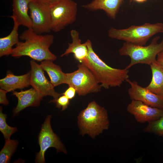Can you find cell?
<instances>
[{"label":"cell","instance_id":"6da1fadb","mask_svg":"<svg viewBox=\"0 0 163 163\" xmlns=\"http://www.w3.org/2000/svg\"><path fill=\"white\" fill-rule=\"evenodd\" d=\"M19 38L24 41H19L16 45L11 55L12 56L19 58L27 56L40 62L45 60L53 61L56 59V56L49 50L54 40L53 35L38 34L32 28H28Z\"/></svg>","mask_w":163,"mask_h":163},{"label":"cell","instance_id":"7a4b0ae2","mask_svg":"<svg viewBox=\"0 0 163 163\" xmlns=\"http://www.w3.org/2000/svg\"><path fill=\"white\" fill-rule=\"evenodd\" d=\"M88 48L87 56L81 63L85 65L92 72L101 86L105 89L120 87L124 82L129 78V69L112 67L106 64L94 51L91 41L85 42Z\"/></svg>","mask_w":163,"mask_h":163},{"label":"cell","instance_id":"3957f363","mask_svg":"<svg viewBox=\"0 0 163 163\" xmlns=\"http://www.w3.org/2000/svg\"><path fill=\"white\" fill-rule=\"evenodd\" d=\"M78 119L82 133H87L93 138L107 129L109 126L107 110L94 101L89 103L81 111Z\"/></svg>","mask_w":163,"mask_h":163},{"label":"cell","instance_id":"277c9868","mask_svg":"<svg viewBox=\"0 0 163 163\" xmlns=\"http://www.w3.org/2000/svg\"><path fill=\"white\" fill-rule=\"evenodd\" d=\"M160 37L159 36L155 37L150 44L145 46L124 43L118 52L120 56H128L130 58L129 64L125 69H128L139 63L150 65L156 60L158 54L163 51V38L160 43L158 42Z\"/></svg>","mask_w":163,"mask_h":163},{"label":"cell","instance_id":"5b68a950","mask_svg":"<svg viewBox=\"0 0 163 163\" xmlns=\"http://www.w3.org/2000/svg\"><path fill=\"white\" fill-rule=\"evenodd\" d=\"M161 33H163V23H145L139 26L132 25L124 29L111 28L108 31V35L111 38L144 46L152 36Z\"/></svg>","mask_w":163,"mask_h":163},{"label":"cell","instance_id":"8992f818","mask_svg":"<svg viewBox=\"0 0 163 163\" xmlns=\"http://www.w3.org/2000/svg\"><path fill=\"white\" fill-rule=\"evenodd\" d=\"M78 68L76 70L66 73L65 84L75 88L79 95L100 91L101 87L90 70L82 63L79 64Z\"/></svg>","mask_w":163,"mask_h":163},{"label":"cell","instance_id":"52a82bcc","mask_svg":"<svg viewBox=\"0 0 163 163\" xmlns=\"http://www.w3.org/2000/svg\"><path fill=\"white\" fill-rule=\"evenodd\" d=\"M51 30L59 32L76 20L77 3L72 0H59L50 5Z\"/></svg>","mask_w":163,"mask_h":163},{"label":"cell","instance_id":"ba28073f","mask_svg":"<svg viewBox=\"0 0 163 163\" xmlns=\"http://www.w3.org/2000/svg\"><path fill=\"white\" fill-rule=\"evenodd\" d=\"M51 116L48 115L42 125L38 136V143L40 151L36 155L35 162L38 163L45 162V154L49 148L53 147L57 152H62L65 153L66 151L59 138L53 131L51 127L50 120Z\"/></svg>","mask_w":163,"mask_h":163},{"label":"cell","instance_id":"9c48e42d","mask_svg":"<svg viewBox=\"0 0 163 163\" xmlns=\"http://www.w3.org/2000/svg\"><path fill=\"white\" fill-rule=\"evenodd\" d=\"M29 8L33 30L39 34L50 32L51 30L50 5L32 1Z\"/></svg>","mask_w":163,"mask_h":163},{"label":"cell","instance_id":"30bf717a","mask_svg":"<svg viewBox=\"0 0 163 163\" xmlns=\"http://www.w3.org/2000/svg\"><path fill=\"white\" fill-rule=\"evenodd\" d=\"M31 71L30 85L43 97L50 96L54 99L59 97L61 94L56 92L54 87L45 77L43 69L40 65L32 59L30 61Z\"/></svg>","mask_w":163,"mask_h":163},{"label":"cell","instance_id":"8fae6325","mask_svg":"<svg viewBox=\"0 0 163 163\" xmlns=\"http://www.w3.org/2000/svg\"><path fill=\"white\" fill-rule=\"evenodd\" d=\"M130 85L128 92L132 100L138 101L150 106L163 109V96L155 94L129 78L126 81Z\"/></svg>","mask_w":163,"mask_h":163},{"label":"cell","instance_id":"7c38bea8","mask_svg":"<svg viewBox=\"0 0 163 163\" xmlns=\"http://www.w3.org/2000/svg\"><path fill=\"white\" fill-rule=\"evenodd\" d=\"M126 109L137 122L141 123L157 120L163 115V109L150 106L138 101L132 100Z\"/></svg>","mask_w":163,"mask_h":163},{"label":"cell","instance_id":"4fadbf2b","mask_svg":"<svg viewBox=\"0 0 163 163\" xmlns=\"http://www.w3.org/2000/svg\"><path fill=\"white\" fill-rule=\"evenodd\" d=\"M12 93L18 100L17 106L13 111L15 114L27 107L39 106L43 97L33 88L20 92L14 91Z\"/></svg>","mask_w":163,"mask_h":163},{"label":"cell","instance_id":"5bb4252c","mask_svg":"<svg viewBox=\"0 0 163 163\" xmlns=\"http://www.w3.org/2000/svg\"><path fill=\"white\" fill-rule=\"evenodd\" d=\"M72 42L69 43L68 48L61 57L67 56L70 53L73 54L75 58L80 63L86 58L88 50L86 43H82L78 32L75 30H72L70 32Z\"/></svg>","mask_w":163,"mask_h":163},{"label":"cell","instance_id":"9a60e30c","mask_svg":"<svg viewBox=\"0 0 163 163\" xmlns=\"http://www.w3.org/2000/svg\"><path fill=\"white\" fill-rule=\"evenodd\" d=\"M123 1V0H93L82 6L91 11L103 10L110 18L115 19Z\"/></svg>","mask_w":163,"mask_h":163},{"label":"cell","instance_id":"2e32d148","mask_svg":"<svg viewBox=\"0 0 163 163\" xmlns=\"http://www.w3.org/2000/svg\"><path fill=\"white\" fill-rule=\"evenodd\" d=\"M30 72L19 76L8 72L4 78L0 80L1 88L8 92L28 87L30 85Z\"/></svg>","mask_w":163,"mask_h":163},{"label":"cell","instance_id":"e0dca14e","mask_svg":"<svg viewBox=\"0 0 163 163\" xmlns=\"http://www.w3.org/2000/svg\"><path fill=\"white\" fill-rule=\"evenodd\" d=\"M32 0H12V15L20 25L31 28L32 22L28 14L29 5Z\"/></svg>","mask_w":163,"mask_h":163},{"label":"cell","instance_id":"ac0fdd59","mask_svg":"<svg viewBox=\"0 0 163 163\" xmlns=\"http://www.w3.org/2000/svg\"><path fill=\"white\" fill-rule=\"evenodd\" d=\"M13 20L14 25L10 33L7 36L0 38V56L11 55L13 48L19 40L18 29L20 25L13 15L10 16Z\"/></svg>","mask_w":163,"mask_h":163},{"label":"cell","instance_id":"d6986e66","mask_svg":"<svg viewBox=\"0 0 163 163\" xmlns=\"http://www.w3.org/2000/svg\"><path fill=\"white\" fill-rule=\"evenodd\" d=\"M150 66L152 77L150 83L146 88L155 94L163 96V65L156 60Z\"/></svg>","mask_w":163,"mask_h":163},{"label":"cell","instance_id":"ffe728a7","mask_svg":"<svg viewBox=\"0 0 163 163\" xmlns=\"http://www.w3.org/2000/svg\"><path fill=\"white\" fill-rule=\"evenodd\" d=\"M48 75L50 82L54 87L62 84H65L66 73L63 72L58 65L53 61L45 60L41 62L40 65Z\"/></svg>","mask_w":163,"mask_h":163},{"label":"cell","instance_id":"44dd1931","mask_svg":"<svg viewBox=\"0 0 163 163\" xmlns=\"http://www.w3.org/2000/svg\"><path fill=\"white\" fill-rule=\"evenodd\" d=\"M17 140L6 139L5 145L0 152V163L9 162L11 157L14 152L18 144Z\"/></svg>","mask_w":163,"mask_h":163},{"label":"cell","instance_id":"7402d4cb","mask_svg":"<svg viewBox=\"0 0 163 163\" xmlns=\"http://www.w3.org/2000/svg\"><path fill=\"white\" fill-rule=\"evenodd\" d=\"M2 108L1 107L0 131L6 139H9L11 135L17 131V129L16 127H12L8 125L6 122L7 115L2 113Z\"/></svg>","mask_w":163,"mask_h":163},{"label":"cell","instance_id":"603a6c76","mask_svg":"<svg viewBox=\"0 0 163 163\" xmlns=\"http://www.w3.org/2000/svg\"><path fill=\"white\" fill-rule=\"evenodd\" d=\"M143 131L159 136H163V115L157 120L148 123Z\"/></svg>","mask_w":163,"mask_h":163},{"label":"cell","instance_id":"cb8c5ba5","mask_svg":"<svg viewBox=\"0 0 163 163\" xmlns=\"http://www.w3.org/2000/svg\"><path fill=\"white\" fill-rule=\"evenodd\" d=\"M50 102L56 103V107L59 109L62 108V111L67 109L70 104V100L65 95H63L56 99H54Z\"/></svg>","mask_w":163,"mask_h":163},{"label":"cell","instance_id":"d4e9b609","mask_svg":"<svg viewBox=\"0 0 163 163\" xmlns=\"http://www.w3.org/2000/svg\"><path fill=\"white\" fill-rule=\"evenodd\" d=\"M77 93L75 89L72 86H69V88L61 94L64 95L69 100L72 99L75 96Z\"/></svg>","mask_w":163,"mask_h":163},{"label":"cell","instance_id":"484cf974","mask_svg":"<svg viewBox=\"0 0 163 163\" xmlns=\"http://www.w3.org/2000/svg\"><path fill=\"white\" fill-rule=\"evenodd\" d=\"M8 92L2 88L0 89V103L4 105H8V101L7 98L6 94Z\"/></svg>","mask_w":163,"mask_h":163},{"label":"cell","instance_id":"4316f807","mask_svg":"<svg viewBox=\"0 0 163 163\" xmlns=\"http://www.w3.org/2000/svg\"><path fill=\"white\" fill-rule=\"evenodd\" d=\"M59 0H32V1L36 2L45 4L48 5H51Z\"/></svg>","mask_w":163,"mask_h":163},{"label":"cell","instance_id":"83f0119b","mask_svg":"<svg viewBox=\"0 0 163 163\" xmlns=\"http://www.w3.org/2000/svg\"><path fill=\"white\" fill-rule=\"evenodd\" d=\"M156 60L159 63L163 65V51L158 54Z\"/></svg>","mask_w":163,"mask_h":163},{"label":"cell","instance_id":"f1b7e54d","mask_svg":"<svg viewBox=\"0 0 163 163\" xmlns=\"http://www.w3.org/2000/svg\"><path fill=\"white\" fill-rule=\"evenodd\" d=\"M134 1L139 3H142L146 1L147 0H134Z\"/></svg>","mask_w":163,"mask_h":163},{"label":"cell","instance_id":"f546056e","mask_svg":"<svg viewBox=\"0 0 163 163\" xmlns=\"http://www.w3.org/2000/svg\"></svg>","mask_w":163,"mask_h":163}]
</instances>
